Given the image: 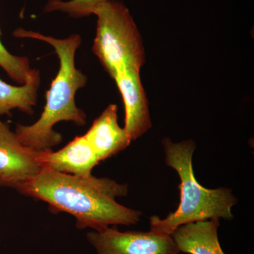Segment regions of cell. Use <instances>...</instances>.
<instances>
[{
	"mask_svg": "<svg viewBox=\"0 0 254 254\" xmlns=\"http://www.w3.org/2000/svg\"><path fill=\"white\" fill-rule=\"evenodd\" d=\"M18 191L46 202L53 213L73 215L80 230L136 225L142 215L115 200L128 194L127 185L93 175L76 176L43 168Z\"/></svg>",
	"mask_w": 254,
	"mask_h": 254,
	"instance_id": "cell-1",
	"label": "cell"
},
{
	"mask_svg": "<svg viewBox=\"0 0 254 254\" xmlns=\"http://www.w3.org/2000/svg\"><path fill=\"white\" fill-rule=\"evenodd\" d=\"M18 38H31L53 47L60 61V68L46 93V103L41 116L31 125H16L15 133L25 146L38 152L49 151L63 141L61 133L54 127L60 122H72L84 126L86 115L75 101L76 92L86 86L88 77L75 64V55L81 46L79 34L66 38L45 36L38 32L18 28L13 32Z\"/></svg>",
	"mask_w": 254,
	"mask_h": 254,
	"instance_id": "cell-2",
	"label": "cell"
},
{
	"mask_svg": "<svg viewBox=\"0 0 254 254\" xmlns=\"http://www.w3.org/2000/svg\"><path fill=\"white\" fill-rule=\"evenodd\" d=\"M165 163L174 169L180 178V203L175 211L166 218L156 215L150 218V231L172 235L182 225L211 219L234 218L232 208L237 198L225 187L209 190L200 185L193 173L192 158L195 143L192 140L174 143L169 138L162 141Z\"/></svg>",
	"mask_w": 254,
	"mask_h": 254,
	"instance_id": "cell-3",
	"label": "cell"
},
{
	"mask_svg": "<svg viewBox=\"0 0 254 254\" xmlns=\"http://www.w3.org/2000/svg\"><path fill=\"white\" fill-rule=\"evenodd\" d=\"M94 14L98 20L92 50L110 77L128 68L141 69L145 61L144 47L127 6L108 0Z\"/></svg>",
	"mask_w": 254,
	"mask_h": 254,
	"instance_id": "cell-4",
	"label": "cell"
},
{
	"mask_svg": "<svg viewBox=\"0 0 254 254\" xmlns=\"http://www.w3.org/2000/svg\"><path fill=\"white\" fill-rule=\"evenodd\" d=\"M96 254H179L172 235L152 231L120 232L116 227L93 230L86 235Z\"/></svg>",
	"mask_w": 254,
	"mask_h": 254,
	"instance_id": "cell-5",
	"label": "cell"
},
{
	"mask_svg": "<svg viewBox=\"0 0 254 254\" xmlns=\"http://www.w3.org/2000/svg\"><path fill=\"white\" fill-rule=\"evenodd\" d=\"M41 153L23 145L0 120V187L18 190L43 168Z\"/></svg>",
	"mask_w": 254,
	"mask_h": 254,
	"instance_id": "cell-6",
	"label": "cell"
},
{
	"mask_svg": "<svg viewBox=\"0 0 254 254\" xmlns=\"http://www.w3.org/2000/svg\"><path fill=\"white\" fill-rule=\"evenodd\" d=\"M123 97L125 109V128L131 141L151 128L148 102L140 77V70L128 68L113 78Z\"/></svg>",
	"mask_w": 254,
	"mask_h": 254,
	"instance_id": "cell-7",
	"label": "cell"
},
{
	"mask_svg": "<svg viewBox=\"0 0 254 254\" xmlns=\"http://www.w3.org/2000/svg\"><path fill=\"white\" fill-rule=\"evenodd\" d=\"M41 162L43 168L84 177L91 176L92 170L100 163L84 135L76 136L58 151L42 152Z\"/></svg>",
	"mask_w": 254,
	"mask_h": 254,
	"instance_id": "cell-8",
	"label": "cell"
},
{
	"mask_svg": "<svg viewBox=\"0 0 254 254\" xmlns=\"http://www.w3.org/2000/svg\"><path fill=\"white\" fill-rule=\"evenodd\" d=\"M118 105L110 104L84 135L100 162L126 149L131 140L118 124Z\"/></svg>",
	"mask_w": 254,
	"mask_h": 254,
	"instance_id": "cell-9",
	"label": "cell"
},
{
	"mask_svg": "<svg viewBox=\"0 0 254 254\" xmlns=\"http://www.w3.org/2000/svg\"><path fill=\"white\" fill-rule=\"evenodd\" d=\"M219 219L182 225L173 237L180 252L189 254H225L219 242Z\"/></svg>",
	"mask_w": 254,
	"mask_h": 254,
	"instance_id": "cell-10",
	"label": "cell"
},
{
	"mask_svg": "<svg viewBox=\"0 0 254 254\" xmlns=\"http://www.w3.org/2000/svg\"><path fill=\"white\" fill-rule=\"evenodd\" d=\"M41 81V73L37 69L23 85L12 86L0 79V117L9 115L13 110L33 115Z\"/></svg>",
	"mask_w": 254,
	"mask_h": 254,
	"instance_id": "cell-11",
	"label": "cell"
},
{
	"mask_svg": "<svg viewBox=\"0 0 254 254\" xmlns=\"http://www.w3.org/2000/svg\"><path fill=\"white\" fill-rule=\"evenodd\" d=\"M1 33L0 30V36ZM0 67L3 68L10 78L18 83L23 85L31 77L34 68H32L31 63L27 57L17 56L10 53L0 39Z\"/></svg>",
	"mask_w": 254,
	"mask_h": 254,
	"instance_id": "cell-12",
	"label": "cell"
},
{
	"mask_svg": "<svg viewBox=\"0 0 254 254\" xmlns=\"http://www.w3.org/2000/svg\"><path fill=\"white\" fill-rule=\"evenodd\" d=\"M108 0H49L45 6V12L62 11L73 18H81L94 14L96 10Z\"/></svg>",
	"mask_w": 254,
	"mask_h": 254,
	"instance_id": "cell-13",
	"label": "cell"
}]
</instances>
